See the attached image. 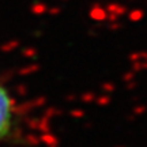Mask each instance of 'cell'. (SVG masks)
I'll return each instance as SVG.
<instances>
[{
  "instance_id": "6da1fadb",
  "label": "cell",
  "mask_w": 147,
  "mask_h": 147,
  "mask_svg": "<svg viewBox=\"0 0 147 147\" xmlns=\"http://www.w3.org/2000/svg\"><path fill=\"white\" fill-rule=\"evenodd\" d=\"M14 121V101L8 90L0 84V142L7 138Z\"/></svg>"
}]
</instances>
